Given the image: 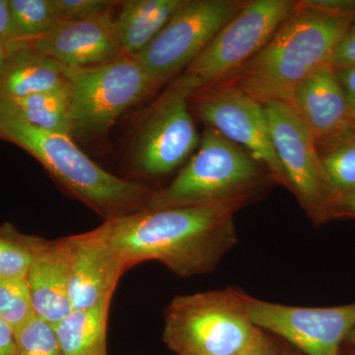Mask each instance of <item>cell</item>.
Wrapping results in <instances>:
<instances>
[{"label":"cell","mask_w":355,"mask_h":355,"mask_svg":"<svg viewBox=\"0 0 355 355\" xmlns=\"http://www.w3.org/2000/svg\"><path fill=\"white\" fill-rule=\"evenodd\" d=\"M354 23L349 18L296 6L266 46L227 83L261 104H291L298 86L329 64L336 44Z\"/></svg>","instance_id":"3957f363"},{"label":"cell","mask_w":355,"mask_h":355,"mask_svg":"<svg viewBox=\"0 0 355 355\" xmlns=\"http://www.w3.org/2000/svg\"><path fill=\"white\" fill-rule=\"evenodd\" d=\"M296 6L355 21V0H302L296 1Z\"/></svg>","instance_id":"83f0119b"},{"label":"cell","mask_w":355,"mask_h":355,"mask_svg":"<svg viewBox=\"0 0 355 355\" xmlns=\"http://www.w3.org/2000/svg\"><path fill=\"white\" fill-rule=\"evenodd\" d=\"M252 323L286 340L303 355H340L355 326V303L335 307L277 304L245 293Z\"/></svg>","instance_id":"8fae6325"},{"label":"cell","mask_w":355,"mask_h":355,"mask_svg":"<svg viewBox=\"0 0 355 355\" xmlns=\"http://www.w3.org/2000/svg\"><path fill=\"white\" fill-rule=\"evenodd\" d=\"M71 137H96L108 132L123 112L159 87L132 58L107 64L65 69Z\"/></svg>","instance_id":"8992f818"},{"label":"cell","mask_w":355,"mask_h":355,"mask_svg":"<svg viewBox=\"0 0 355 355\" xmlns=\"http://www.w3.org/2000/svg\"><path fill=\"white\" fill-rule=\"evenodd\" d=\"M111 301L72 310L53 324L62 355H107V322Z\"/></svg>","instance_id":"d6986e66"},{"label":"cell","mask_w":355,"mask_h":355,"mask_svg":"<svg viewBox=\"0 0 355 355\" xmlns=\"http://www.w3.org/2000/svg\"><path fill=\"white\" fill-rule=\"evenodd\" d=\"M4 100L13 107L23 120L35 127L71 135L67 87L18 99Z\"/></svg>","instance_id":"44dd1931"},{"label":"cell","mask_w":355,"mask_h":355,"mask_svg":"<svg viewBox=\"0 0 355 355\" xmlns=\"http://www.w3.org/2000/svg\"><path fill=\"white\" fill-rule=\"evenodd\" d=\"M318 153L338 195L355 191V123L316 141Z\"/></svg>","instance_id":"ffe728a7"},{"label":"cell","mask_w":355,"mask_h":355,"mask_svg":"<svg viewBox=\"0 0 355 355\" xmlns=\"http://www.w3.org/2000/svg\"><path fill=\"white\" fill-rule=\"evenodd\" d=\"M236 288L177 296L165 310L163 338L176 355H239L257 328Z\"/></svg>","instance_id":"5b68a950"},{"label":"cell","mask_w":355,"mask_h":355,"mask_svg":"<svg viewBox=\"0 0 355 355\" xmlns=\"http://www.w3.org/2000/svg\"><path fill=\"white\" fill-rule=\"evenodd\" d=\"M266 178L272 179L241 148L205 127L195 155L172 183L153 191L146 210L188 205L252 202Z\"/></svg>","instance_id":"277c9868"},{"label":"cell","mask_w":355,"mask_h":355,"mask_svg":"<svg viewBox=\"0 0 355 355\" xmlns=\"http://www.w3.org/2000/svg\"><path fill=\"white\" fill-rule=\"evenodd\" d=\"M329 65L336 71L355 67V23L336 44Z\"/></svg>","instance_id":"4316f807"},{"label":"cell","mask_w":355,"mask_h":355,"mask_svg":"<svg viewBox=\"0 0 355 355\" xmlns=\"http://www.w3.org/2000/svg\"><path fill=\"white\" fill-rule=\"evenodd\" d=\"M16 42L9 49L46 36L62 22L55 0H9Z\"/></svg>","instance_id":"7402d4cb"},{"label":"cell","mask_w":355,"mask_h":355,"mask_svg":"<svg viewBox=\"0 0 355 355\" xmlns=\"http://www.w3.org/2000/svg\"><path fill=\"white\" fill-rule=\"evenodd\" d=\"M69 268L67 237L55 241L38 238L26 280L35 314L51 324L73 310L69 300Z\"/></svg>","instance_id":"9a60e30c"},{"label":"cell","mask_w":355,"mask_h":355,"mask_svg":"<svg viewBox=\"0 0 355 355\" xmlns=\"http://www.w3.org/2000/svg\"><path fill=\"white\" fill-rule=\"evenodd\" d=\"M244 4L234 0H183L157 36L133 58L161 85L188 67Z\"/></svg>","instance_id":"9c48e42d"},{"label":"cell","mask_w":355,"mask_h":355,"mask_svg":"<svg viewBox=\"0 0 355 355\" xmlns=\"http://www.w3.org/2000/svg\"><path fill=\"white\" fill-rule=\"evenodd\" d=\"M189 98L184 88L173 83L144 121L135 149V166L142 174H169L200 146Z\"/></svg>","instance_id":"7c38bea8"},{"label":"cell","mask_w":355,"mask_h":355,"mask_svg":"<svg viewBox=\"0 0 355 355\" xmlns=\"http://www.w3.org/2000/svg\"><path fill=\"white\" fill-rule=\"evenodd\" d=\"M239 355H286L284 347H280L265 331L259 329L253 342Z\"/></svg>","instance_id":"f1b7e54d"},{"label":"cell","mask_w":355,"mask_h":355,"mask_svg":"<svg viewBox=\"0 0 355 355\" xmlns=\"http://www.w3.org/2000/svg\"><path fill=\"white\" fill-rule=\"evenodd\" d=\"M0 139L36 158L77 198L104 217L119 218L146 210L153 191L107 172L65 133L49 132L27 123L0 98Z\"/></svg>","instance_id":"7a4b0ae2"},{"label":"cell","mask_w":355,"mask_h":355,"mask_svg":"<svg viewBox=\"0 0 355 355\" xmlns=\"http://www.w3.org/2000/svg\"><path fill=\"white\" fill-rule=\"evenodd\" d=\"M10 49H9L8 44L3 40L0 39V78L3 74L4 69L8 62V58L10 57Z\"/></svg>","instance_id":"836d02e7"},{"label":"cell","mask_w":355,"mask_h":355,"mask_svg":"<svg viewBox=\"0 0 355 355\" xmlns=\"http://www.w3.org/2000/svg\"><path fill=\"white\" fill-rule=\"evenodd\" d=\"M336 74L338 81H340V86H342L345 98H347L350 111H352L355 118V67L354 69L336 70Z\"/></svg>","instance_id":"4dcf8cb0"},{"label":"cell","mask_w":355,"mask_h":355,"mask_svg":"<svg viewBox=\"0 0 355 355\" xmlns=\"http://www.w3.org/2000/svg\"><path fill=\"white\" fill-rule=\"evenodd\" d=\"M183 0H130L116 18L121 57L135 58L148 46Z\"/></svg>","instance_id":"ac0fdd59"},{"label":"cell","mask_w":355,"mask_h":355,"mask_svg":"<svg viewBox=\"0 0 355 355\" xmlns=\"http://www.w3.org/2000/svg\"><path fill=\"white\" fill-rule=\"evenodd\" d=\"M355 347V326L350 333L349 336L345 338V345H343V347Z\"/></svg>","instance_id":"e575fe53"},{"label":"cell","mask_w":355,"mask_h":355,"mask_svg":"<svg viewBox=\"0 0 355 355\" xmlns=\"http://www.w3.org/2000/svg\"><path fill=\"white\" fill-rule=\"evenodd\" d=\"M69 248V300L72 309H86L112 300L127 270L110 243L106 224L67 237Z\"/></svg>","instance_id":"4fadbf2b"},{"label":"cell","mask_w":355,"mask_h":355,"mask_svg":"<svg viewBox=\"0 0 355 355\" xmlns=\"http://www.w3.org/2000/svg\"><path fill=\"white\" fill-rule=\"evenodd\" d=\"M191 108L207 127L241 147L263 166L273 181L288 189L273 147L265 106L233 84L203 89L189 98Z\"/></svg>","instance_id":"30bf717a"},{"label":"cell","mask_w":355,"mask_h":355,"mask_svg":"<svg viewBox=\"0 0 355 355\" xmlns=\"http://www.w3.org/2000/svg\"><path fill=\"white\" fill-rule=\"evenodd\" d=\"M0 39L6 41L8 46L16 42L9 0H0Z\"/></svg>","instance_id":"f546056e"},{"label":"cell","mask_w":355,"mask_h":355,"mask_svg":"<svg viewBox=\"0 0 355 355\" xmlns=\"http://www.w3.org/2000/svg\"><path fill=\"white\" fill-rule=\"evenodd\" d=\"M35 315L26 277L0 279V319L16 331Z\"/></svg>","instance_id":"cb8c5ba5"},{"label":"cell","mask_w":355,"mask_h":355,"mask_svg":"<svg viewBox=\"0 0 355 355\" xmlns=\"http://www.w3.org/2000/svg\"><path fill=\"white\" fill-rule=\"evenodd\" d=\"M340 355H355V347H343Z\"/></svg>","instance_id":"d590c367"},{"label":"cell","mask_w":355,"mask_h":355,"mask_svg":"<svg viewBox=\"0 0 355 355\" xmlns=\"http://www.w3.org/2000/svg\"><path fill=\"white\" fill-rule=\"evenodd\" d=\"M284 354L286 355H303L298 350L292 349V347H284Z\"/></svg>","instance_id":"8d00e7d4"},{"label":"cell","mask_w":355,"mask_h":355,"mask_svg":"<svg viewBox=\"0 0 355 355\" xmlns=\"http://www.w3.org/2000/svg\"><path fill=\"white\" fill-rule=\"evenodd\" d=\"M263 105L289 190L315 225L333 220L340 195L324 171L312 132L291 104L272 101Z\"/></svg>","instance_id":"ba28073f"},{"label":"cell","mask_w":355,"mask_h":355,"mask_svg":"<svg viewBox=\"0 0 355 355\" xmlns=\"http://www.w3.org/2000/svg\"><path fill=\"white\" fill-rule=\"evenodd\" d=\"M291 105L316 141L355 123L336 71L329 64L313 72L298 86Z\"/></svg>","instance_id":"2e32d148"},{"label":"cell","mask_w":355,"mask_h":355,"mask_svg":"<svg viewBox=\"0 0 355 355\" xmlns=\"http://www.w3.org/2000/svg\"><path fill=\"white\" fill-rule=\"evenodd\" d=\"M245 203L144 210L105 220L125 270L157 261L180 277L216 270L237 243L234 214Z\"/></svg>","instance_id":"6da1fadb"},{"label":"cell","mask_w":355,"mask_h":355,"mask_svg":"<svg viewBox=\"0 0 355 355\" xmlns=\"http://www.w3.org/2000/svg\"><path fill=\"white\" fill-rule=\"evenodd\" d=\"M0 78V98L18 99L67 88L65 67L29 48L11 50Z\"/></svg>","instance_id":"e0dca14e"},{"label":"cell","mask_w":355,"mask_h":355,"mask_svg":"<svg viewBox=\"0 0 355 355\" xmlns=\"http://www.w3.org/2000/svg\"><path fill=\"white\" fill-rule=\"evenodd\" d=\"M15 355H62L53 324L35 315L15 331Z\"/></svg>","instance_id":"d4e9b609"},{"label":"cell","mask_w":355,"mask_h":355,"mask_svg":"<svg viewBox=\"0 0 355 355\" xmlns=\"http://www.w3.org/2000/svg\"><path fill=\"white\" fill-rule=\"evenodd\" d=\"M53 58L65 69L107 64L121 57L116 18L112 11L85 19L64 21L46 36L21 44Z\"/></svg>","instance_id":"5bb4252c"},{"label":"cell","mask_w":355,"mask_h":355,"mask_svg":"<svg viewBox=\"0 0 355 355\" xmlns=\"http://www.w3.org/2000/svg\"><path fill=\"white\" fill-rule=\"evenodd\" d=\"M295 8L296 1L292 0L245 2L175 83L191 97L227 83L266 46Z\"/></svg>","instance_id":"52a82bcc"},{"label":"cell","mask_w":355,"mask_h":355,"mask_svg":"<svg viewBox=\"0 0 355 355\" xmlns=\"http://www.w3.org/2000/svg\"><path fill=\"white\" fill-rule=\"evenodd\" d=\"M38 238L23 234L13 224L0 225V279L26 277Z\"/></svg>","instance_id":"603a6c76"},{"label":"cell","mask_w":355,"mask_h":355,"mask_svg":"<svg viewBox=\"0 0 355 355\" xmlns=\"http://www.w3.org/2000/svg\"><path fill=\"white\" fill-rule=\"evenodd\" d=\"M62 22L92 17L111 10L116 1L107 0H55Z\"/></svg>","instance_id":"484cf974"},{"label":"cell","mask_w":355,"mask_h":355,"mask_svg":"<svg viewBox=\"0 0 355 355\" xmlns=\"http://www.w3.org/2000/svg\"><path fill=\"white\" fill-rule=\"evenodd\" d=\"M355 218V191L340 196L336 202V218Z\"/></svg>","instance_id":"d6a6232c"},{"label":"cell","mask_w":355,"mask_h":355,"mask_svg":"<svg viewBox=\"0 0 355 355\" xmlns=\"http://www.w3.org/2000/svg\"><path fill=\"white\" fill-rule=\"evenodd\" d=\"M15 331L0 319V355H15Z\"/></svg>","instance_id":"1f68e13d"}]
</instances>
